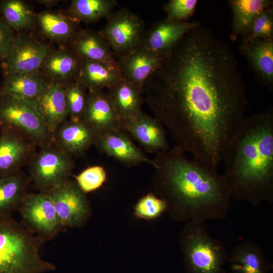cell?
Returning <instances> with one entry per match:
<instances>
[{
	"instance_id": "1",
	"label": "cell",
	"mask_w": 273,
	"mask_h": 273,
	"mask_svg": "<svg viewBox=\"0 0 273 273\" xmlns=\"http://www.w3.org/2000/svg\"><path fill=\"white\" fill-rule=\"evenodd\" d=\"M142 92L175 146L217 170L247 105L230 47L199 23L164 56Z\"/></svg>"
},
{
	"instance_id": "2",
	"label": "cell",
	"mask_w": 273,
	"mask_h": 273,
	"mask_svg": "<svg viewBox=\"0 0 273 273\" xmlns=\"http://www.w3.org/2000/svg\"><path fill=\"white\" fill-rule=\"evenodd\" d=\"M175 146L156 154L154 184L172 216L182 221L222 220L232 198L222 174Z\"/></svg>"
},
{
	"instance_id": "3",
	"label": "cell",
	"mask_w": 273,
	"mask_h": 273,
	"mask_svg": "<svg viewBox=\"0 0 273 273\" xmlns=\"http://www.w3.org/2000/svg\"><path fill=\"white\" fill-rule=\"evenodd\" d=\"M222 161V175L232 199L254 206L272 202V107L245 117L228 144Z\"/></svg>"
},
{
	"instance_id": "4",
	"label": "cell",
	"mask_w": 273,
	"mask_h": 273,
	"mask_svg": "<svg viewBox=\"0 0 273 273\" xmlns=\"http://www.w3.org/2000/svg\"><path fill=\"white\" fill-rule=\"evenodd\" d=\"M43 243L12 217L0 218V273H44L56 266L40 253Z\"/></svg>"
},
{
	"instance_id": "5",
	"label": "cell",
	"mask_w": 273,
	"mask_h": 273,
	"mask_svg": "<svg viewBox=\"0 0 273 273\" xmlns=\"http://www.w3.org/2000/svg\"><path fill=\"white\" fill-rule=\"evenodd\" d=\"M180 242L186 273H224L228 258L225 245L210 235L206 222H187Z\"/></svg>"
},
{
	"instance_id": "6",
	"label": "cell",
	"mask_w": 273,
	"mask_h": 273,
	"mask_svg": "<svg viewBox=\"0 0 273 273\" xmlns=\"http://www.w3.org/2000/svg\"><path fill=\"white\" fill-rule=\"evenodd\" d=\"M0 126L21 131L39 148L53 142L52 135L37 111L35 100L0 94Z\"/></svg>"
},
{
	"instance_id": "7",
	"label": "cell",
	"mask_w": 273,
	"mask_h": 273,
	"mask_svg": "<svg viewBox=\"0 0 273 273\" xmlns=\"http://www.w3.org/2000/svg\"><path fill=\"white\" fill-rule=\"evenodd\" d=\"M28 165L30 183L44 192L70 179L75 165L73 157L53 142L39 147Z\"/></svg>"
},
{
	"instance_id": "8",
	"label": "cell",
	"mask_w": 273,
	"mask_h": 273,
	"mask_svg": "<svg viewBox=\"0 0 273 273\" xmlns=\"http://www.w3.org/2000/svg\"><path fill=\"white\" fill-rule=\"evenodd\" d=\"M33 31L15 35L0 66L4 74L40 71L47 57L55 48L52 43Z\"/></svg>"
},
{
	"instance_id": "9",
	"label": "cell",
	"mask_w": 273,
	"mask_h": 273,
	"mask_svg": "<svg viewBox=\"0 0 273 273\" xmlns=\"http://www.w3.org/2000/svg\"><path fill=\"white\" fill-rule=\"evenodd\" d=\"M101 34L108 43L116 58H121L140 46L145 33L141 18L127 8L112 12Z\"/></svg>"
},
{
	"instance_id": "10",
	"label": "cell",
	"mask_w": 273,
	"mask_h": 273,
	"mask_svg": "<svg viewBox=\"0 0 273 273\" xmlns=\"http://www.w3.org/2000/svg\"><path fill=\"white\" fill-rule=\"evenodd\" d=\"M18 211L21 216V223L42 243L54 239L66 229L51 199L43 192L28 193Z\"/></svg>"
},
{
	"instance_id": "11",
	"label": "cell",
	"mask_w": 273,
	"mask_h": 273,
	"mask_svg": "<svg viewBox=\"0 0 273 273\" xmlns=\"http://www.w3.org/2000/svg\"><path fill=\"white\" fill-rule=\"evenodd\" d=\"M43 192L51 199L65 228L79 227L85 222L90 213L89 202L75 180L69 179Z\"/></svg>"
},
{
	"instance_id": "12",
	"label": "cell",
	"mask_w": 273,
	"mask_h": 273,
	"mask_svg": "<svg viewBox=\"0 0 273 273\" xmlns=\"http://www.w3.org/2000/svg\"><path fill=\"white\" fill-rule=\"evenodd\" d=\"M37 147L21 131L0 126V177L21 170L28 165Z\"/></svg>"
},
{
	"instance_id": "13",
	"label": "cell",
	"mask_w": 273,
	"mask_h": 273,
	"mask_svg": "<svg viewBox=\"0 0 273 273\" xmlns=\"http://www.w3.org/2000/svg\"><path fill=\"white\" fill-rule=\"evenodd\" d=\"M119 124L148 153L157 154L169 149L164 126L156 117L141 111L135 116L119 119Z\"/></svg>"
},
{
	"instance_id": "14",
	"label": "cell",
	"mask_w": 273,
	"mask_h": 273,
	"mask_svg": "<svg viewBox=\"0 0 273 273\" xmlns=\"http://www.w3.org/2000/svg\"><path fill=\"white\" fill-rule=\"evenodd\" d=\"M100 152L127 166L147 163L153 167V160L139 149L122 128L97 133L94 144Z\"/></svg>"
},
{
	"instance_id": "15",
	"label": "cell",
	"mask_w": 273,
	"mask_h": 273,
	"mask_svg": "<svg viewBox=\"0 0 273 273\" xmlns=\"http://www.w3.org/2000/svg\"><path fill=\"white\" fill-rule=\"evenodd\" d=\"M199 23L174 21L167 18L160 20L145 31L140 46L164 57Z\"/></svg>"
},
{
	"instance_id": "16",
	"label": "cell",
	"mask_w": 273,
	"mask_h": 273,
	"mask_svg": "<svg viewBox=\"0 0 273 273\" xmlns=\"http://www.w3.org/2000/svg\"><path fill=\"white\" fill-rule=\"evenodd\" d=\"M239 50L258 82L273 88V38L242 40Z\"/></svg>"
},
{
	"instance_id": "17",
	"label": "cell",
	"mask_w": 273,
	"mask_h": 273,
	"mask_svg": "<svg viewBox=\"0 0 273 273\" xmlns=\"http://www.w3.org/2000/svg\"><path fill=\"white\" fill-rule=\"evenodd\" d=\"M39 34L51 43L67 47L81 29L80 22L65 11L46 10L36 13Z\"/></svg>"
},
{
	"instance_id": "18",
	"label": "cell",
	"mask_w": 273,
	"mask_h": 273,
	"mask_svg": "<svg viewBox=\"0 0 273 273\" xmlns=\"http://www.w3.org/2000/svg\"><path fill=\"white\" fill-rule=\"evenodd\" d=\"M83 62L72 50L59 46L48 55L40 71L49 81L64 86L78 80Z\"/></svg>"
},
{
	"instance_id": "19",
	"label": "cell",
	"mask_w": 273,
	"mask_h": 273,
	"mask_svg": "<svg viewBox=\"0 0 273 273\" xmlns=\"http://www.w3.org/2000/svg\"><path fill=\"white\" fill-rule=\"evenodd\" d=\"M163 58L140 46L117 59V67L124 80L142 89L144 82L158 68Z\"/></svg>"
},
{
	"instance_id": "20",
	"label": "cell",
	"mask_w": 273,
	"mask_h": 273,
	"mask_svg": "<svg viewBox=\"0 0 273 273\" xmlns=\"http://www.w3.org/2000/svg\"><path fill=\"white\" fill-rule=\"evenodd\" d=\"M97 133L82 120L63 122L55 130L53 142L70 156L82 155L94 145Z\"/></svg>"
},
{
	"instance_id": "21",
	"label": "cell",
	"mask_w": 273,
	"mask_h": 273,
	"mask_svg": "<svg viewBox=\"0 0 273 273\" xmlns=\"http://www.w3.org/2000/svg\"><path fill=\"white\" fill-rule=\"evenodd\" d=\"M35 102L38 113L53 136L57 127L69 117L64 86L48 81Z\"/></svg>"
},
{
	"instance_id": "22",
	"label": "cell",
	"mask_w": 273,
	"mask_h": 273,
	"mask_svg": "<svg viewBox=\"0 0 273 273\" xmlns=\"http://www.w3.org/2000/svg\"><path fill=\"white\" fill-rule=\"evenodd\" d=\"M228 262L230 273H268L272 264L262 248L251 241H242L232 249Z\"/></svg>"
},
{
	"instance_id": "23",
	"label": "cell",
	"mask_w": 273,
	"mask_h": 273,
	"mask_svg": "<svg viewBox=\"0 0 273 273\" xmlns=\"http://www.w3.org/2000/svg\"><path fill=\"white\" fill-rule=\"evenodd\" d=\"M82 120L96 133L121 128L119 118L102 90L88 92Z\"/></svg>"
},
{
	"instance_id": "24",
	"label": "cell",
	"mask_w": 273,
	"mask_h": 273,
	"mask_svg": "<svg viewBox=\"0 0 273 273\" xmlns=\"http://www.w3.org/2000/svg\"><path fill=\"white\" fill-rule=\"evenodd\" d=\"M67 47L83 61L100 62L118 67L117 59L99 31L81 28Z\"/></svg>"
},
{
	"instance_id": "25",
	"label": "cell",
	"mask_w": 273,
	"mask_h": 273,
	"mask_svg": "<svg viewBox=\"0 0 273 273\" xmlns=\"http://www.w3.org/2000/svg\"><path fill=\"white\" fill-rule=\"evenodd\" d=\"M48 82L40 71L5 74L0 84V94L35 101Z\"/></svg>"
},
{
	"instance_id": "26",
	"label": "cell",
	"mask_w": 273,
	"mask_h": 273,
	"mask_svg": "<svg viewBox=\"0 0 273 273\" xmlns=\"http://www.w3.org/2000/svg\"><path fill=\"white\" fill-rule=\"evenodd\" d=\"M28 176L22 170L0 177V218L12 217L28 193Z\"/></svg>"
},
{
	"instance_id": "27",
	"label": "cell",
	"mask_w": 273,
	"mask_h": 273,
	"mask_svg": "<svg viewBox=\"0 0 273 273\" xmlns=\"http://www.w3.org/2000/svg\"><path fill=\"white\" fill-rule=\"evenodd\" d=\"M107 88V95L119 119L135 116L142 111V88L123 78Z\"/></svg>"
},
{
	"instance_id": "28",
	"label": "cell",
	"mask_w": 273,
	"mask_h": 273,
	"mask_svg": "<svg viewBox=\"0 0 273 273\" xmlns=\"http://www.w3.org/2000/svg\"><path fill=\"white\" fill-rule=\"evenodd\" d=\"M233 12L231 39L236 40L242 35L245 38L249 33L252 24L262 11L272 5L270 0H230Z\"/></svg>"
},
{
	"instance_id": "29",
	"label": "cell",
	"mask_w": 273,
	"mask_h": 273,
	"mask_svg": "<svg viewBox=\"0 0 273 273\" xmlns=\"http://www.w3.org/2000/svg\"><path fill=\"white\" fill-rule=\"evenodd\" d=\"M122 79L118 67L93 61H83L78 81L89 91L102 90Z\"/></svg>"
},
{
	"instance_id": "30",
	"label": "cell",
	"mask_w": 273,
	"mask_h": 273,
	"mask_svg": "<svg viewBox=\"0 0 273 273\" xmlns=\"http://www.w3.org/2000/svg\"><path fill=\"white\" fill-rule=\"evenodd\" d=\"M0 15L17 33L34 30L36 27V13L26 1H1Z\"/></svg>"
},
{
	"instance_id": "31",
	"label": "cell",
	"mask_w": 273,
	"mask_h": 273,
	"mask_svg": "<svg viewBox=\"0 0 273 273\" xmlns=\"http://www.w3.org/2000/svg\"><path fill=\"white\" fill-rule=\"evenodd\" d=\"M117 4L115 0H72L65 11L79 22L93 23L107 18Z\"/></svg>"
},
{
	"instance_id": "32",
	"label": "cell",
	"mask_w": 273,
	"mask_h": 273,
	"mask_svg": "<svg viewBox=\"0 0 273 273\" xmlns=\"http://www.w3.org/2000/svg\"><path fill=\"white\" fill-rule=\"evenodd\" d=\"M64 87L69 119L82 120L87 101L86 89L78 80L70 82Z\"/></svg>"
},
{
	"instance_id": "33",
	"label": "cell",
	"mask_w": 273,
	"mask_h": 273,
	"mask_svg": "<svg viewBox=\"0 0 273 273\" xmlns=\"http://www.w3.org/2000/svg\"><path fill=\"white\" fill-rule=\"evenodd\" d=\"M106 172L101 166L88 167L74 176L79 188L85 193L99 189L106 179Z\"/></svg>"
},
{
	"instance_id": "34",
	"label": "cell",
	"mask_w": 273,
	"mask_h": 273,
	"mask_svg": "<svg viewBox=\"0 0 273 273\" xmlns=\"http://www.w3.org/2000/svg\"><path fill=\"white\" fill-rule=\"evenodd\" d=\"M166 210L165 202L153 194L142 197L134 208L135 214L138 217L149 219L158 217Z\"/></svg>"
},
{
	"instance_id": "35",
	"label": "cell",
	"mask_w": 273,
	"mask_h": 273,
	"mask_svg": "<svg viewBox=\"0 0 273 273\" xmlns=\"http://www.w3.org/2000/svg\"><path fill=\"white\" fill-rule=\"evenodd\" d=\"M273 38L272 5L259 13L254 20L247 36L243 40Z\"/></svg>"
},
{
	"instance_id": "36",
	"label": "cell",
	"mask_w": 273,
	"mask_h": 273,
	"mask_svg": "<svg viewBox=\"0 0 273 273\" xmlns=\"http://www.w3.org/2000/svg\"><path fill=\"white\" fill-rule=\"evenodd\" d=\"M197 0H170L166 3L163 10L167 19L178 22H186L193 15Z\"/></svg>"
},
{
	"instance_id": "37",
	"label": "cell",
	"mask_w": 273,
	"mask_h": 273,
	"mask_svg": "<svg viewBox=\"0 0 273 273\" xmlns=\"http://www.w3.org/2000/svg\"><path fill=\"white\" fill-rule=\"evenodd\" d=\"M15 35V31L0 15V66L12 46Z\"/></svg>"
},
{
	"instance_id": "38",
	"label": "cell",
	"mask_w": 273,
	"mask_h": 273,
	"mask_svg": "<svg viewBox=\"0 0 273 273\" xmlns=\"http://www.w3.org/2000/svg\"><path fill=\"white\" fill-rule=\"evenodd\" d=\"M35 2L41 6L51 8L57 5L61 1L59 0H36Z\"/></svg>"
}]
</instances>
